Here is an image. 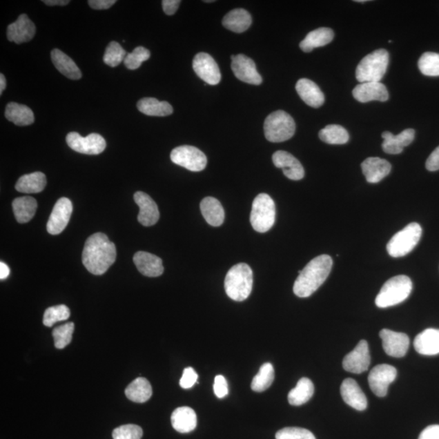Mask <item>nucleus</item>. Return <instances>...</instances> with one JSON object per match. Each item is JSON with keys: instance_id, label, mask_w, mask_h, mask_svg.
Wrapping results in <instances>:
<instances>
[{"instance_id": "16", "label": "nucleus", "mask_w": 439, "mask_h": 439, "mask_svg": "<svg viewBox=\"0 0 439 439\" xmlns=\"http://www.w3.org/2000/svg\"><path fill=\"white\" fill-rule=\"evenodd\" d=\"M72 213V204L67 198L59 199L55 204L48 222L49 234L57 235L65 230Z\"/></svg>"}, {"instance_id": "56", "label": "nucleus", "mask_w": 439, "mask_h": 439, "mask_svg": "<svg viewBox=\"0 0 439 439\" xmlns=\"http://www.w3.org/2000/svg\"><path fill=\"white\" fill-rule=\"evenodd\" d=\"M355 2H358V3H364V2H366V0H356V1H355Z\"/></svg>"}, {"instance_id": "3", "label": "nucleus", "mask_w": 439, "mask_h": 439, "mask_svg": "<svg viewBox=\"0 0 439 439\" xmlns=\"http://www.w3.org/2000/svg\"><path fill=\"white\" fill-rule=\"evenodd\" d=\"M253 273L248 264L240 263L233 266L226 274L225 290L233 300L248 299L253 291Z\"/></svg>"}, {"instance_id": "19", "label": "nucleus", "mask_w": 439, "mask_h": 439, "mask_svg": "<svg viewBox=\"0 0 439 439\" xmlns=\"http://www.w3.org/2000/svg\"><path fill=\"white\" fill-rule=\"evenodd\" d=\"M354 98L360 103L376 101L385 102L389 99L386 86L381 82H364L355 86L352 91Z\"/></svg>"}, {"instance_id": "35", "label": "nucleus", "mask_w": 439, "mask_h": 439, "mask_svg": "<svg viewBox=\"0 0 439 439\" xmlns=\"http://www.w3.org/2000/svg\"><path fill=\"white\" fill-rule=\"evenodd\" d=\"M314 394V385L307 378H301L296 387L288 395V401L293 406H300L306 404Z\"/></svg>"}, {"instance_id": "42", "label": "nucleus", "mask_w": 439, "mask_h": 439, "mask_svg": "<svg viewBox=\"0 0 439 439\" xmlns=\"http://www.w3.org/2000/svg\"><path fill=\"white\" fill-rule=\"evenodd\" d=\"M127 54L120 44L113 41L109 43L105 51L104 62L110 67H117L125 61Z\"/></svg>"}, {"instance_id": "57", "label": "nucleus", "mask_w": 439, "mask_h": 439, "mask_svg": "<svg viewBox=\"0 0 439 439\" xmlns=\"http://www.w3.org/2000/svg\"><path fill=\"white\" fill-rule=\"evenodd\" d=\"M205 3H213L214 2L213 0H209V1H208V0H206V1H204Z\"/></svg>"}, {"instance_id": "50", "label": "nucleus", "mask_w": 439, "mask_h": 439, "mask_svg": "<svg viewBox=\"0 0 439 439\" xmlns=\"http://www.w3.org/2000/svg\"><path fill=\"white\" fill-rule=\"evenodd\" d=\"M418 439H439V425H432L425 428Z\"/></svg>"}, {"instance_id": "12", "label": "nucleus", "mask_w": 439, "mask_h": 439, "mask_svg": "<svg viewBox=\"0 0 439 439\" xmlns=\"http://www.w3.org/2000/svg\"><path fill=\"white\" fill-rule=\"evenodd\" d=\"M193 70L206 84L217 85L222 79L221 72L215 59L210 55L200 52L193 59Z\"/></svg>"}, {"instance_id": "24", "label": "nucleus", "mask_w": 439, "mask_h": 439, "mask_svg": "<svg viewBox=\"0 0 439 439\" xmlns=\"http://www.w3.org/2000/svg\"><path fill=\"white\" fill-rule=\"evenodd\" d=\"M361 168L368 182L378 183L390 175L391 164L384 159L369 157L361 164Z\"/></svg>"}, {"instance_id": "43", "label": "nucleus", "mask_w": 439, "mask_h": 439, "mask_svg": "<svg viewBox=\"0 0 439 439\" xmlns=\"http://www.w3.org/2000/svg\"><path fill=\"white\" fill-rule=\"evenodd\" d=\"M73 331H75V324L72 322H68L54 329L52 335L55 347L57 349H65L72 341Z\"/></svg>"}, {"instance_id": "51", "label": "nucleus", "mask_w": 439, "mask_h": 439, "mask_svg": "<svg viewBox=\"0 0 439 439\" xmlns=\"http://www.w3.org/2000/svg\"><path fill=\"white\" fill-rule=\"evenodd\" d=\"M180 3V0H164L162 1L163 10L166 14L172 16L177 12Z\"/></svg>"}, {"instance_id": "5", "label": "nucleus", "mask_w": 439, "mask_h": 439, "mask_svg": "<svg viewBox=\"0 0 439 439\" xmlns=\"http://www.w3.org/2000/svg\"><path fill=\"white\" fill-rule=\"evenodd\" d=\"M389 53L385 49H378L367 55L356 68L355 77L360 84L380 82L387 70Z\"/></svg>"}, {"instance_id": "40", "label": "nucleus", "mask_w": 439, "mask_h": 439, "mask_svg": "<svg viewBox=\"0 0 439 439\" xmlns=\"http://www.w3.org/2000/svg\"><path fill=\"white\" fill-rule=\"evenodd\" d=\"M419 70L425 76H439V54L425 52L419 59Z\"/></svg>"}, {"instance_id": "28", "label": "nucleus", "mask_w": 439, "mask_h": 439, "mask_svg": "<svg viewBox=\"0 0 439 439\" xmlns=\"http://www.w3.org/2000/svg\"><path fill=\"white\" fill-rule=\"evenodd\" d=\"M52 61L57 70L68 79L79 80L81 77V72L75 62L59 49H54L51 53Z\"/></svg>"}, {"instance_id": "52", "label": "nucleus", "mask_w": 439, "mask_h": 439, "mask_svg": "<svg viewBox=\"0 0 439 439\" xmlns=\"http://www.w3.org/2000/svg\"><path fill=\"white\" fill-rule=\"evenodd\" d=\"M117 3L116 0H90L89 6L96 10L108 9Z\"/></svg>"}, {"instance_id": "38", "label": "nucleus", "mask_w": 439, "mask_h": 439, "mask_svg": "<svg viewBox=\"0 0 439 439\" xmlns=\"http://www.w3.org/2000/svg\"><path fill=\"white\" fill-rule=\"evenodd\" d=\"M319 138L328 144L342 145L349 141V134L341 126L329 125L319 132Z\"/></svg>"}, {"instance_id": "1", "label": "nucleus", "mask_w": 439, "mask_h": 439, "mask_svg": "<svg viewBox=\"0 0 439 439\" xmlns=\"http://www.w3.org/2000/svg\"><path fill=\"white\" fill-rule=\"evenodd\" d=\"M116 246L103 233H96L86 240L82 262L88 271L95 275H102L115 262Z\"/></svg>"}, {"instance_id": "2", "label": "nucleus", "mask_w": 439, "mask_h": 439, "mask_svg": "<svg viewBox=\"0 0 439 439\" xmlns=\"http://www.w3.org/2000/svg\"><path fill=\"white\" fill-rule=\"evenodd\" d=\"M333 260L328 255L317 256L299 272L293 291L300 298H308L326 282L331 272Z\"/></svg>"}, {"instance_id": "27", "label": "nucleus", "mask_w": 439, "mask_h": 439, "mask_svg": "<svg viewBox=\"0 0 439 439\" xmlns=\"http://www.w3.org/2000/svg\"><path fill=\"white\" fill-rule=\"evenodd\" d=\"M171 422L172 427L177 432L190 433L197 427V416L189 407H181L172 413Z\"/></svg>"}, {"instance_id": "8", "label": "nucleus", "mask_w": 439, "mask_h": 439, "mask_svg": "<svg viewBox=\"0 0 439 439\" xmlns=\"http://www.w3.org/2000/svg\"><path fill=\"white\" fill-rule=\"evenodd\" d=\"M422 235V228L418 223H411L389 241L387 249L394 258L402 257L411 253L418 245Z\"/></svg>"}, {"instance_id": "45", "label": "nucleus", "mask_w": 439, "mask_h": 439, "mask_svg": "<svg viewBox=\"0 0 439 439\" xmlns=\"http://www.w3.org/2000/svg\"><path fill=\"white\" fill-rule=\"evenodd\" d=\"M143 433V429L139 425L128 424L114 429L113 438V439H141Z\"/></svg>"}, {"instance_id": "47", "label": "nucleus", "mask_w": 439, "mask_h": 439, "mask_svg": "<svg viewBox=\"0 0 439 439\" xmlns=\"http://www.w3.org/2000/svg\"><path fill=\"white\" fill-rule=\"evenodd\" d=\"M198 381V374L196 373L193 368H186L183 371L180 380V386L183 389H190L195 386Z\"/></svg>"}, {"instance_id": "29", "label": "nucleus", "mask_w": 439, "mask_h": 439, "mask_svg": "<svg viewBox=\"0 0 439 439\" xmlns=\"http://www.w3.org/2000/svg\"><path fill=\"white\" fill-rule=\"evenodd\" d=\"M251 22L253 19L248 11L237 8L227 13L223 18L222 24L227 30L240 34L249 28Z\"/></svg>"}, {"instance_id": "21", "label": "nucleus", "mask_w": 439, "mask_h": 439, "mask_svg": "<svg viewBox=\"0 0 439 439\" xmlns=\"http://www.w3.org/2000/svg\"><path fill=\"white\" fill-rule=\"evenodd\" d=\"M340 391L342 400L351 408L358 411H364L367 409V398L354 379H345L342 383Z\"/></svg>"}, {"instance_id": "26", "label": "nucleus", "mask_w": 439, "mask_h": 439, "mask_svg": "<svg viewBox=\"0 0 439 439\" xmlns=\"http://www.w3.org/2000/svg\"><path fill=\"white\" fill-rule=\"evenodd\" d=\"M414 349L423 355L439 354V329H427L415 338Z\"/></svg>"}, {"instance_id": "30", "label": "nucleus", "mask_w": 439, "mask_h": 439, "mask_svg": "<svg viewBox=\"0 0 439 439\" xmlns=\"http://www.w3.org/2000/svg\"><path fill=\"white\" fill-rule=\"evenodd\" d=\"M200 209L206 222L210 226L217 227L222 225L225 220V211L217 199L204 198L200 204Z\"/></svg>"}, {"instance_id": "46", "label": "nucleus", "mask_w": 439, "mask_h": 439, "mask_svg": "<svg viewBox=\"0 0 439 439\" xmlns=\"http://www.w3.org/2000/svg\"><path fill=\"white\" fill-rule=\"evenodd\" d=\"M276 439H315L314 434L308 429L298 427H287L276 433Z\"/></svg>"}, {"instance_id": "20", "label": "nucleus", "mask_w": 439, "mask_h": 439, "mask_svg": "<svg viewBox=\"0 0 439 439\" xmlns=\"http://www.w3.org/2000/svg\"><path fill=\"white\" fill-rule=\"evenodd\" d=\"M134 199L140 209L138 216L139 223L144 226H152L157 224L159 218V212L155 201L142 191L136 192Z\"/></svg>"}, {"instance_id": "23", "label": "nucleus", "mask_w": 439, "mask_h": 439, "mask_svg": "<svg viewBox=\"0 0 439 439\" xmlns=\"http://www.w3.org/2000/svg\"><path fill=\"white\" fill-rule=\"evenodd\" d=\"M133 260L138 271L144 276L155 277L164 273L162 260L157 255L146 251H138Z\"/></svg>"}, {"instance_id": "15", "label": "nucleus", "mask_w": 439, "mask_h": 439, "mask_svg": "<svg viewBox=\"0 0 439 439\" xmlns=\"http://www.w3.org/2000/svg\"><path fill=\"white\" fill-rule=\"evenodd\" d=\"M231 68L237 79L246 84L258 86L262 84V77L259 75L255 62L245 55L232 56Z\"/></svg>"}, {"instance_id": "25", "label": "nucleus", "mask_w": 439, "mask_h": 439, "mask_svg": "<svg viewBox=\"0 0 439 439\" xmlns=\"http://www.w3.org/2000/svg\"><path fill=\"white\" fill-rule=\"evenodd\" d=\"M295 88L300 97L309 106L313 108L322 106L324 95L315 82L307 79H302L297 81Z\"/></svg>"}, {"instance_id": "49", "label": "nucleus", "mask_w": 439, "mask_h": 439, "mask_svg": "<svg viewBox=\"0 0 439 439\" xmlns=\"http://www.w3.org/2000/svg\"><path fill=\"white\" fill-rule=\"evenodd\" d=\"M427 170L434 172L439 170V146L433 150L425 164Z\"/></svg>"}, {"instance_id": "55", "label": "nucleus", "mask_w": 439, "mask_h": 439, "mask_svg": "<svg viewBox=\"0 0 439 439\" xmlns=\"http://www.w3.org/2000/svg\"><path fill=\"white\" fill-rule=\"evenodd\" d=\"M6 79L3 75H0V94H3V90L6 88Z\"/></svg>"}, {"instance_id": "14", "label": "nucleus", "mask_w": 439, "mask_h": 439, "mask_svg": "<svg viewBox=\"0 0 439 439\" xmlns=\"http://www.w3.org/2000/svg\"><path fill=\"white\" fill-rule=\"evenodd\" d=\"M370 363H371V358H370L368 342L361 340L355 349L345 356L342 361V367L347 372L360 374L367 371Z\"/></svg>"}, {"instance_id": "37", "label": "nucleus", "mask_w": 439, "mask_h": 439, "mask_svg": "<svg viewBox=\"0 0 439 439\" xmlns=\"http://www.w3.org/2000/svg\"><path fill=\"white\" fill-rule=\"evenodd\" d=\"M126 396L135 402H145L153 396V387L144 378H138L126 389Z\"/></svg>"}, {"instance_id": "9", "label": "nucleus", "mask_w": 439, "mask_h": 439, "mask_svg": "<svg viewBox=\"0 0 439 439\" xmlns=\"http://www.w3.org/2000/svg\"><path fill=\"white\" fill-rule=\"evenodd\" d=\"M171 161L192 172L204 170L207 166V157L199 149L192 146H180L172 150Z\"/></svg>"}, {"instance_id": "41", "label": "nucleus", "mask_w": 439, "mask_h": 439, "mask_svg": "<svg viewBox=\"0 0 439 439\" xmlns=\"http://www.w3.org/2000/svg\"><path fill=\"white\" fill-rule=\"evenodd\" d=\"M70 317V309L66 305H57L48 308L43 315L44 326L52 327L59 322L66 321Z\"/></svg>"}, {"instance_id": "11", "label": "nucleus", "mask_w": 439, "mask_h": 439, "mask_svg": "<svg viewBox=\"0 0 439 439\" xmlns=\"http://www.w3.org/2000/svg\"><path fill=\"white\" fill-rule=\"evenodd\" d=\"M397 377V369L390 364L375 366L369 375V385L374 395L385 397L388 388Z\"/></svg>"}, {"instance_id": "18", "label": "nucleus", "mask_w": 439, "mask_h": 439, "mask_svg": "<svg viewBox=\"0 0 439 439\" xmlns=\"http://www.w3.org/2000/svg\"><path fill=\"white\" fill-rule=\"evenodd\" d=\"M36 27L33 21L26 14H22L18 19L9 25L7 30L8 39L17 44L29 42L34 38Z\"/></svg>"}, {"instance_id": "17", "label": "nucleus", "mask_w": 439, "mask_h": 439, "mask_svg": "<svg viewBox=\"0 0 439 439\" xmlns=\"http://www.w3.org/2000/svg\"><path fill=\"white\" fill-rule=\"evenodd\" d=\"M273 162L277 168H282L284 175L291 180L299 181L304 177V169L294 155L277 150L273 155Z\"/></svg>"}, {"instance_id": "7", "label": "nucleus", "mask_w": 439, "mask_h": 439, "mask_svg": "<svg viewBox=\"0 0 439 439\" xmlns=\"http://www.w3.org/2000/svg\"><path fill=\"white\" fill-rule=\"evenodd\" d=\"M275 204L271 196L264 193L256 196L250 217L254 230L259 233L269 231L275 223Z\"/></svg>"}, {"instance_id": "32", "label": "nucleus", "mask_w": 439, "mask_h": 439, "mask_svg": "<svg viewBox=\"0 0 439 439\" xmlns=\"http://www.w3.org/2000/svg\"><path fill=\"white\" fill-rule=\"evenodd\" d=\"M6 117L18 126H30L35 121L34 113L29 107L13 102L7 105Z\"/></svg>"}, {"instance_id": "33", "label": "nucleus", "mask_w": 439, "mask_h": 439, "mask_svg": "<svg viewBox=\"0 0 439 439\" xmlns=\"http://www.w3.org/2000/svg\"><path fill=\"white\" fill-rule=\"evenodd\" d=\"M47 185V177L44 173L35 172L23 175L16 184V190L21 193L35 194L43 191Z\"/></svg>"}, {"instance_id": "13", "label": "nucleus", "mask_w": 439, "mask_h": 439, "mask_svg": "<svg viewBox=\"0 0 439 439\" xmlns=\"http://www.w3.org/2000/svg\"><path fill=\"white\" fill-rule=\"evenodd\" d=\"M379 336L382 341L384 351L391 358H404L408 352L410 340L405 333L384 329L379 333Z\"/></svg>"}, {"instance_id": "39", "label": "nucleus", "mask_w": 439, "mask_h": 439, "mask_svg": "<svg viewBox=\"0 0 439 439\" xmlns=\"http://www.w3.org/2000/svg\"><path fill=\"white\" fill-rule=\"evenodd\" d=\"M274 369L271 363H265L260 369V371L255 375L251 387L255 392H263L271 387L274 380Z\"/></svg>"}, {"instance_id": "48", "label": "nucleus", "mask_w": 439, "mask_h": 439, "mask_svg": "<svg viewBox=\"0 0 439 439\" xmlns=\"http://www.w3.org/2000/svg\"><path fill=\"white\" fill-rule=\"evenodd\" d=\"M214 393L219 399L226 397L228 395V383L226 379L222 376V375H217L215 378L214 381Z\"/></svg>"}, {"instance_id": "31", "label": "nucleus", "mask_w": 439, "mask_h": 439, "mask_svg": "<svg viewBox=\"0 0 439 439\" xmlns=\"http://www.w3.org/2000/svg\"><path fill=\"white\" fill-rule=\"evenodd\" d=\"M333 36V31L329 28H319L311 31L302 41L300 48L304 52H311L314 48L324 47L331 43Z\"/></svg>"}, {"instance_id": "10", "label": "nucleus", "mask_w": 439, "mask_h": 439, "mask_svg": "<svg viewBox=\"0 0 439 439\" xmlns=\"http://www.w3.org/2000/svg\"><path fill=\"white\" fill-rule=\"evenodd\" d=\"M67 144L77 153L86 155H99L106 148V142L101 135L90 134L86 137L71 132L66 137Z\"/></svg>"}, {"instance_id": "53", "label": "nucleus", "mask_w": 439, "mask_h": 439, "mask_svg": "<svg viewBox=\"0 0 439 439\" xmlns=\"http://www.w3.org/2000/svg\"><path fill=\"white\" fill-rule=\"evenodd\" d=\"M43 3L48 6H65L70 1L68 0H44Z\"/></svg>"}, {"instance_id": "44", "label": "nucleus", "mask_w": 439, "mask_h": 439, "mask_svg": "<svg viewBox=\"0 0 439 439\" xmlns=\"http://www.w3.org/2000/svg\"><path fill=\"white\" fill-rule=\"evenodd\" d=\"M150 53L148 49L144 47L136 48L131 53H128L124 64L127 68L135 70L139 68L143 62L148 61Z\"/></svg>"}, {"instance_id": "36", "label": "nucleus", "mask_w": 439, "mask_h": 439, "mask_svg": "<svg viewBox=\"0 0 439 439\" xmlns=\"http://www.w3.org/2000/svg\"><path fill=\"white\" fill-rule=\"evenodd\" d=\"M37 201L30 196L17 198L12 202L13 213L19 223H27L34 217L37 210Z\"/></svg>"}, {"instance_id": "54", "label": "nucleus", "mask_w": 439, "mask_h": 439, "mask_svg": "<svg viewBox=\"0 0 439 439\" xmlns=\"http://www.w3.org/2000/svg\"><path fill=\"white\" fill-rule=\"evenodd\" d=\"M9 274H10V269L8 268V265L3 262L0 263V279L4 280L9 276Z\"/></svg>"}, {"instance_id": "22", "label": "nucleus", "mask_w": 439, "mask_h": 439, "mask_svg": "<svg viewBox=\"0 0 439 439\" xmlns=\"http://www.w3.org/2000/svg\"><path fill=\"white\" fill-rule=\"evenodd\" d=\"M415 134L413 129H407L398 135H394L388 131L383 132L382 137L384 139L382 144L384 152L391 155L400 154L405 146L413 143Z\"/></svg>"}, {"instance_id": "4", "label": "nucleus", "mask_w": 439, "mask_h": 439, "mask_svg": "<svg viewBox=\"0 0 439 439\" xmlns=\"http://www.w3.org/2000/svg\"><path fill=\"white\" fill-rule=\"evenodd\" d=\"M411 290L413 282L409 277L399 275L391 277L382 286L375 304L380 309L392 307L408 299Z\"/></svg>"}, {"instance_id": "34", "label": "nucleus", "mask_w": 439, "mask_h": 439, "mask_svg": "<svg viewBox=\"0 0 439 439\" xmlns=\"http://www.w3.org/2000/svg\"><path fill=\"white\" fill-rule=\"evenodd\" d=\"M137 107L142 113L152 117H167L171 115L173 108L170 104L159 101L155 98H144L139 100Z\"/></svg>"}, {"instance_id": "6", "label": "nucleus", "mask_w": 439, "mask_h": 439, "mask_svg": "<svg viewBox=\"0 0 439 439\" xmlns=\"http://www.w3.org/2000/svg\"><path fill=\"white\" fill-rule=\"evenodd\" d=\"M264 130L267 140L271 143H282L294 136L295 122L290 114L279 110L265 119Z\"/></svg>"}]
</instances>
